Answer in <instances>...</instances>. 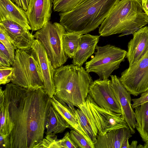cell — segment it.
I'll use <instances>...</instances> for the list:
<instances>
[{
    "instance_id": "8",
    "label": "cell",
    "mask_w": 148,
    "mask_h": 148,
    "mask_svg": "<svg viewBox=\"0 0 148 148\" xmlns=\"http://www.w3.org/2000/svg\"><path fill=\"white\" fill-rule=\"evenodd\" d=\"M94 57L85 63V69L88 73H95L99 79H108L112 72L117 69L124 61L127 51L114 45L108 44L97 46Z\"/></svg>"
},
{
    "instance_id": "39",
    "label": "cell",
    "mask_w": 148,
    "mask_h": 148,
    "mask_svg": "<svg viewBox=\"0 0 148 148\" xmlns=\"http://www.w3.org/2000/svg\"><path fill=\"white\" fill-rule=\"evenodd\" d=\"M143 148H148V142L145 143V144L143 145Z\"/></svg>"
},
{
    "instance_id": "1",
    "label": "cell",
    "mask_w": 148,
    "mask_h": 148,
    "mask_svg": "<svg viewBox=\"0 0 148 148\" xmlns=\"http://www.w3.org/2000/svg\"><path fill=\"white\" fill-rule=\"evenodd\" d=\"M11 131L10 148H35L44 138L50 98L43 88L30 90L12 83L4 90Z\"/></svg>"
},
{
    "instance_id": "25",
    "label": "cell",
    "mask_w": 148,
    "mask_h": 148,
    "mask_svg": "<svg viewBox=\"0 0 148 148\" xmlns=\"http://www.w3.org/2000/svg\"><path fill=\"white\" fill-rule=\"evenodd\" d=\"M82 0H53L54 12H64L73 9Z\"/></svg>"
},
{
    "instance_id": "16",
    "label": "cell",
    "mask_w": 148,
    "mask_h": 148,
    "mask_svg": "<svg viewBox=\"0 0 148 148\" xmlns=\"http://www.w3.org/2000/svg\"><path fill=\"white\" fill-rule=\"evenodd\" d=\"M9 20L31 30L26 12L11 0H0V22Z\"/></svg>"
},
{
    "instance_id": "15",
    "label": "cell",
    "mask_w": 148,
    "mask_h": 148,
    "mask_svg": "<svg viewBox=\"0 0 148 148\" xmlns=\"http://www.w3.org/2000/svg\"><path fill=\"white\" fill-rule=\"evenodd\" d=\"M133 35V38L128 43L125 56L129 67L138 60L148 50V26L140 28Z\"/></svg>"
},
{
    "instance_id": "5",
    "label": "cell",
    "mask_w": 148,
    "mask_h": 148,
    "mask_svg": "<svg viewBox=\"0 0 148 148\" xmlns=\"http://www.w3.org/2000/svg\"><path fill=\"white\" fill-rule=\"evenodd\" d=\"M12 67V83L28 90L44 88V82L31 47L16 50Z\"/></svg>"
},
{
    "instance_id": "10",
    "label": "cell",
    "mask_w": 148,
    "mask_h": 148,
    "mask_svg": "<svg viewBox=\"0 0 148 148\" xmlns=\"http://www.w3.org/2000/svg\"><path fill=\"white\" fill-rule=\"evenodd\" d=\"M88 94L100 107L119 114H121L119 103L112 89L111 80L98 79L90 85Z\"/></svg>"
},
{
    "instance_id": "21",
    "label": "cell",
    "mask_w": 148,
    "mask_h": 148,
    "mask_svg": "<svg viewBox=\"0 0 148 148\" xmlns=\"http://www.w3.org/2000/svg\"><path fill=\"white\" fill-rule=\"evenodd\" d=\"M135 128L143 141L148 142V102L134 108Z\"/></svg>"
},
{
    "instance_id": "35",
    "label": "cell",
    "mask_w": 148,
    "mask_h": 148,
    "mask_svg": "<svg viewBox=\"0 0 148 148\" xmlns=\"http://www.w3.org/2000/svg\"><path fill=\"white\" fill-rule=\"evenodd\" d=\"M9 61L2 54L0 53V67H10Z\"/></svg>"
},
{
    "instance_id": "14",
    "label": "cell",
    "mask_w": 148,
    "mask_h": 148,
    "mask_svg": "<svg viewBox=\"0 0 148 148\" xmlns=\"http://www.w3.org/2000/svg\"><path fill=\"white\" fill-rule=\"evenodd\" d=\"M0 27L3 29L17 49L25 50L31 47L35 38L29 30L9 20L0 22Z\"/></svg>"
},
{
    "instance_id": "19",
    "label": "cell",
    "mask_w": 148,
    "mask_h": 148,
    "mask_svg": "<svg viewBox=\"0 0 148 148\" xmlns=\"http://www.w3.org/2000/svg\"><path fill=\"white\" fill-rule=\"evenodd\" d=\"M51 105L69 124L71 129L78 132L89 141L93 143L79 125L73 111L66 103L59 101L54 96L51 98Z\"/></svg>"
},
{
    "instance_id": "38",
    "label": "cell",
    "mask_w": 148,
    "mask_h": 148,
    "mask_svg": "<svg viewBox=\"0 0 148 148\" xmlns=\"http://www.w3.org/2000/svg\"><path fill=\"white\" fill-rule=\"evenodd\" d=\"M138 142L136 140L132 141L130 145V148H136Z\"/></svg>"
},
{
    "instance_id": "28",
    "label": "cell",
    "mask_w": 148,
    "mask_h": 148,
    "mask_svg": "<svg viewBox=\"0 0 148 148\" xmlns=\"http://www.w3.org/2000/svg\"><path fill=\"white\" fill-rule=\"evenodd\" d=\"M0 42L4 46L12 57L15 58V51L17 49L5 31L1 27H0Z\"/></svg>"
},
{
    "instance_id": "34",
    "label": "cell",
    "mask_w": 148,
    "mask_h": 148,
    "mask_svg": "<svg viewBox=\"0 0 148 148\" xmlns=\"http://www.w3.org/2000/svg\"><path fill=\"white\" fill-rule=\"evenodd\" d=\"M13 3L21 8L25 11L27 10L29 0H11Z\"/></svg>"
},
{
    "instance_id": "18",
    "label": "cell",
    "mask_w": 148,
    "mask_h": 148,
    "mask_svg": "<svg viewBox=\"0 0 148 148\" xmlns=\"http://www.w3.org/2000/svg\"><path fill=\"white\" fill-rule=\"evenodd\" d=\"M84 34L81 37L78 49L73 58V64L80 66L94 53L100 36Z\"/></svg>"
},
{
    "instance_id": "23",
    "label": "cell",
    "mask_w": 148,
    "mask_h": 148,
    "mask_svg": "<svg viewBox=\"0 0 148 148\" xmlns=\"http://www.w3.org/2000/svg\"><path fill=\"white\" fill-rule=\"evenodd\" d=\"M0 134L8 136L11 131L7 101L4 90L0 88Z\"/></svg>"
},
{
    "instance_id": "31",
    "label": "cell",
    "mask_w": 148,
    "mask_h": 148,
    "mask_svg": "<svg viewBox=\"0 0 148 148\" xmlns=\"http://www.w3.org/2000/svg\"><path fill=\"white\" fill-rule=\"evenodd\" d=\"M140 94L139 97L132 99L133 102L132 107L133 109L148 102V90Z\"/></svg>"
},
{
    "instance_id": "29",
    "label": "cell",
    "mask_w": 148,
    "mask_h": 148,
    "mask_svg": "<svg viewBox=\"0 0 148 148\" xmlns=\"http://www.w3.org/2000/svg\"><path fill=\"white\" fill-rule=\"evenodd\" d=\"M13 69L11 67H0V84L5 85L11 82L13 76Z\"/></svg>"
},
{
    "instance_id": "32",
    "label": "cell",
    "mask_w": 148,
    "mask_h": 148,
    "mask_svg": "<svg viewBox=\"0 0 148 148\" xmlns=\"http://www.w3.org/2000/svg\"><path fill=\"white\" fill-rule=\"evenodd\" d=\"M0 53L2 54L9 61L11 66L14 64V58H13L4 46L0 42Z\"/></svg>"
},
{
    "instance_id": "6",
    "label": "cell",
    "mask_w": 148,
    "mask_h": 148,
    "mask_svg": "<svg viewBox=\"0 0 148 148\" xmlns=\"http://www.w3.org/2000/svg\"><path fill=\"white\" fill-rule=\"evenodd\" d=\"M95 135H102L112 130L122 127L129 128L121 114L117 113L98 106L88 94L80 105Z\"/></svg>"
},
{
    "instance_id": "27",
    "label": "cell",
    "mask_w": 148,
    "mask_h": 148,
    "mask_svg": "<svg viewBox=\"0 0 148 148\" xmlns=\"http://www.w3.org/2000/svg\"><path fill=\"white\" fill-rule=\"evenodd\" d=\"M38 148H61L60 139L56 135H46L42 140L35 147Z\"/></svg>"
},
{
    "instance_id": "13",
    "label": "cell",
    "mask_w": 148,
    "mask_h": 148,
    "mask_svg": "<svg viewBox=\"0 0 148 148\" xmlns=\"http://www.w3.org/2000/svg\"><path fill=\"white\" fill-rule=\"evenodd\" d=\"M112 86L120 105L121 116L126 122L132 134L135 133L136 122L134 111L132 107L131 94L121 82L115 75H110Z\"/></svg>"
},
{
    "instance_id": "9",
    "label": "cell",
    "mask_w": 148,
    "mask_h": 148,
    "mask_svg": "<svg viewBox=\"0 0 148 148\" xmlns=\"http://www.w3.org/2000/svg\"><path fill=\"white\" fill-rule=\"evenodd\" d=\"M119 79L134 96L148 90V50L138 60L123 71Z\"/></svg>"
},
{
    "instance_id": "7",
    "label": "cell",
    "mask_w": 148,
    "mask_h": 148,
    "mask_svg": "<svg viewBox=\"0 0 148 148\" xmlns=\"http://www.w3.org/2000/svg\"><path fill=\"white\" fill-rule=\"evenodd\" d=\"M66 31L60 23L49 21L33 35L43 45L55 69L63 66L68 58L63 45V37Z\"/></svg>"
},
{
    "instance_id": "2",
    "label": "cell",
    "mask_w": 148,
    "mask_h": 148,
    "mask_svg": "<svg viewBox=\"0 0 148 148\" xmlns=\"http://www.w3.org/2000/svg\"><path fill=\"white\" fill-rule=\"evenodd\" d=\"M93 81L89 73L82 66L73 64L63 65L54 71V96L72 110L75 106L78 108L86 101Z\"/></svg>"
},
{
    "instance_id": "11",
    "label": "cell",
    "mask_w": 148,
    "mask_h": 148,
    "mask_svg": "<svg viewBox=\"0 0 148 148\" xmlns=\"http://www.w3.org/2000/svg\"><path fill=\"white\" fill-rule=\"evenodd\" d=\"M31 47L44 84V90L51 98L54 95L55 87L54 81L55 69L44 47L40 42L35 39Z\"/></svg>"
},
{
    "instance_id": "40",
    "label": "cell",
    "mask_w": 148,
    "mask_h": 148,
    "mask_svg": "<svg viewBox=\"0 0 148 148\" xmlns=\"http://www.w3.org/2000/svg\"><path fill=\"white\" fill-rule=\"evenodd\" d=\"M143 148V146L141 145V144H139L138 145H137L136 147V148Z\"/></svg>"
},
{
    "instance_id": "17",
    "label": "cell",
    "mask_w": 148,
    "mask_h": 148,
    "mask_svg": "<svg viewBox=\"0 0 148 148\" xmlns=\"http://www.w3.org/2000/svg\"><path fill=\"white\" fill-rule=\"evenodd\" d=\"M132 136L129 128L114 130L103 135H98L95 148H122L125 140Z\"/></svg>"
},
{
    "instance_id": "36",
    "label": "cell",
    "mask_w": 148,
    "mask_h": 148,
    "mask_svg": "<svg viewBox=\"0 0 148 148\" xmlns=\"http://www.w3.org/2000/svg\"><path fill=\"white\" fill-rule=\"evenodd\" d=\"M144 12L148 16V0H140Z\"/></svg>"
},
{
    "instance_id": "4",
    "label": "cell",
    "mask_w": 148,
    "mask_h": 148,
    "mask_svg": "<svg viewBox=\"0 0 148 148\" xmlns=\"http://www.w3.org/2000/svg\"><path fill=\"white\" fill-rule=\"evenodd\" d=\"M143 11L140 0H121L101 25L100 36L133 34L148 23V16Z\"/></svg>"
},
{
    "instance_id": "20",
    "label": "cell",
    "mask_w": 148,
    "mask_h": 148,
    "mask_svg": "<svg viewBox=\"0 0 148 148\" xmlns=\"http://www.w3.org/2000/svg\"><path fill=\"white\" fill-rule=\"evenodd\" d=\"M71 127L62 116L52 105L50 107L46 125V135H56Z\"/></svg>"
},
{
    "instance_id": "22",
    "label": "cell",
    "mask_w": 148,
    "mask_h": 148,
    "mask_svg": "<svg viewBox=\"0 0 148 148\" xmlns=\"http://www.w3.org/2000/svg\"><path fill=\"white\" fill-rule=\"evenodd\" d=\"M83 34L66 31L63 37V50L68 58H73L77 51L82 36Z\"/></svg>"
},
{
    "instance_id": "37",
    "label": "cell",
    "mask_w": 148,
    "mask_h": 148,
    "mask_svg": "<svg viewBox=\"0 0 148 148\" xmlns=\"http://www.w3.org/2000/svg\"><path fill=\"white\" fill-rule=\"evenodd\" d=\"M129 138H127L124 141L122 148H130V144L129 143Z\"/></svg>"
},
{
    "instance_id": "33",
    "label": "cell",
    "mask_w": 148,
    "mask_h": 148,
    "mask_svg": "<svg viewBox=\"0 0 148 148\" xmlns=\"http://www.w3.org/2000/svg\"><path fill=\"white\" fill-rule=\"evenodd\" d=\"M8 136H5L0 134V148H10V144Z\"/></svg>"
},
{
    "instance_id": "30",
    "label": "cell",
    "mask_w": 148,
    "mask_h": 148,
    "mask_svg": "<svg viewBox=\"0 0 148 148\" xmlns=\"http://www.w3.org/2000/svg\"><path fill=\"white\" fill-rule=\"evenodd\" d=\"M60 143L61 148H78L72 139L68 132L65 133L62 138L60 139Z\"/></svg>"
},
{
    "instance_id": "26",
    "label": "cell",
    "mask_w": 148,
    "mask_h": 148,
    "mask_svg": "<svg viewBox=\"0 0 148 148\" xmlns=\"http://www.w3.org/2000/svg\"><path fill=\"white\" fill-rule=\"evenodd\" d=\"M71 138L75 143L80 148H95L94 144L89 141L82 134L72 129L70 132Z\"/></svg>"
},
{
    "instance_id": "12",
    "label": "cell",
    "mask_w": 148,
    "mask_h": 148,
    "mask_svg": "<svg viewBox=\"0 0 148 148\" xmlns=\"http://www.w3.org/2000/svg\"><path fill=\"white\" fill-rule=\"evenodd\" d=\"M53 0H29L26 11L32 31L41 29L51 19Z\"/></svg>"
},
{
    "instance_id": "3",
    "label": "cell",
    "mask_w": 148,
    "mask_h": 148,
    "mask_svg": "<svg viewBox=\"0 0 148 148\" xmlns=\"http://www.w3.org/2000/svg\"><path fill=\"white\" fill-rule=\"evenodd\" d=\"M121 0H82L72 10L60 12V23L67 32L87 34L101 25Z\"/></svg>"
},
{
    "instance_id": "24",
    "label": "cell",
    "mask_w": 148,
    "mask_h": 148,
    "mask_svg": "<svg viewBox=\"0 0 148 148\" xmlns=\"http://www.w3.org/2000/svg\"><path fill=\"white\" fill-rule=\"evenodd\" d=\"M73 111L78 122L89 139L94 144L96 142L95 136L88 120L82 110L79 108H74Z\"/></svg>"
}]
</instances>
